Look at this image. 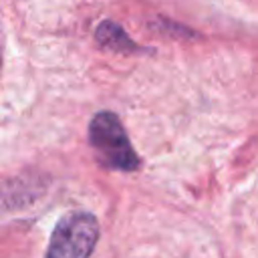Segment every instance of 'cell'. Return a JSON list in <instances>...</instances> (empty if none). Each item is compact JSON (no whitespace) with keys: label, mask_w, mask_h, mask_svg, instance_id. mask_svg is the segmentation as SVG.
Returning a JSON list of instances; mask_svg holds the SVG:
<instances>
[{"label":"cell","mask_w":258,"mask_h":258,"mask_svg":"<svg viewBox=\"0 0 258 258\" xmlns=\"http://www.w3.org/2000/svg\"><path fill=\"white\" fill-rule=\"evenodd\" d=\"M89 141L97 151L99 161L107 167L131 171L139 163L119 119L109 111H101L93 117L89 125Z\"/></svg>","instance_id":"6da1fadb"},{"label":"cell","mask_w":258,"mask_h":258,"mask_svg":"<svg viewBox=\"0 0 258 258\" xmlns=\"http://www.w3.org/2000/svg\"><path fill=\"white\" fill-rule=\"evenodd\" d=\"M97 238V218L89 212H71L52 230L44 258H89Z\"/></svg>","instance_id":"7a4b0ae2"},{"label":"cell","mask_w":258,"mask_h":258,"mask_svg":"<svg viewBox=\"0 0 258 258\" xmlns=\"http://www.w3.org/2000/svg\"><path fill=\"white\" fill-rule=\"evenodd\" d=\"M97 38L103 44L113 46L115 50H127V46H133L131 40H127V36L123 34V30L113 22H103L97 28Z\"/></svg>","instance_id":"3957f363"}]
</instances>
